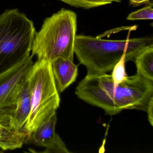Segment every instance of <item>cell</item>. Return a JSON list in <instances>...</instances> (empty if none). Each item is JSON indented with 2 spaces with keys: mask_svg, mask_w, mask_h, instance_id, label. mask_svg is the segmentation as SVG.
<instances>
[{
  "mask_svg": "<svg viewBox=\"0 0 153 153\" xmlns=\"http://www.w3.org/2000/svg\"><path fill=\"white\" fill-rule=\"evenodd\" d=\"M75 94L110 115L126 109L146 111L153 97V81L137 73L115 85L111 75H87L79 83Z\"/></svg>",
  "mask_w": 153,
  "mask_h": 153,
  "instance_id": "obj_1",
  "label": "cell"
},
{
  "mask_svg": "<svg viewBox=\"0 0 153 153\" xmlns=\"http://www.w3.org/2000/svg\"><path fill=\"white\" fill-rule=\"evenodd\" d=\"M129 31L125 40H106L84 34L76 35L74 54L79 63L87 70L88 75L104 74L112 71L123 55L126 62L133 61L136 56L149 45H153L152 36L129 38Z\"/></svg>",
  "mask_w": 153,
  "mask_h": 153,
  "instance_id": "obj_2",
  "label": "cell"
},
{
  "mask_svg": "<svg viewBox=\"0 0 153 153\" xmlns=\"http://www.w3.org/2000/svg\"><path fill=\"white\" fill-rule=\"evenodd\" d=\"M77 28V16L62 8L45 19L36 32L31 55L52 62L59 58L73 61Z\"/></svg>",
  "mask_w": 153,
  "mask_h": 153,
  "instance_id": "obj_3",
  "label": "cell"
},
{
  "mask_svg": "<svg viewBox=\"0 0 153 153\" xmlns=\"http://www.w3.org/2000/svg\"><path fill=\"white\" fill-rule=\"evenodd\" d=\"M36 32L33 21L17 9L0 15V73L31 56Z\"/></svg>",
  "mask_w": 153,
  "mask_h": 153,
  "instance_id": "obj_4",
  "label": "cell"
},
{
  "mask_svg": "<svg viewBox=\"0 0 153 153\" xmlns=\"http://www.w3.org/2000/svg\"><path fill=\"white\" fill-rule=\"evenodd\" d=\"M27 81L31 93V109L25 129L30 139L38 126L56 114L60 98L50 62L37 60L33 63Z\"/></svg>",
  "mask_w": 153,
  "mask_h": 153,
  "instance_id": "obj_5",
  "label": "cell"
},
{
  "mask_svg": "<svg viewBox=\"0 0 153 153\" xmlns=\"http://www.w3.org/2000/svg\"><path fill=\"white\" fill-rule=\"evenodd\" d=\"M33 56L0 73V109L14 112L19 94L27 81L33 64Z\"/></svg>",
  "mask_w": 153,
  "mask_h": 153,
  "instance_id": "obj_6",
  "label": "cell"
},
{
  "mask_svg": "<svg viewBox=\"0 0 153 153\" xmlns=\"http://www.w3.org/2000/svg\"><path fill=\"white\" fill-rule=\"evenodd\" d=\"M13 113L10 110L0 109V149L4 151L21 148L29 139L27 134L17 129Z\"/></svg>",
  "mask_w": 153,
  "mask_h": 153,
  "instance_id": "obj_7",
  "label": "cell"
},
{
  "mask_svg": "<svg viewBox=\"0 0 153 153\" xmlns=\"http://www.w3.org/2000/svg\"><path fill=\"white\" fill-rule=\"evenodd\" d=\"M55 84L59 93H62L76 81L78 65L73 61L59 58L51 62Z\"/></svg>",
  "mask_w": 153,
  "mask_h": 153,
  "instance_id": "obj_8",
  "label": "cell"
},
{
  "mask_svg": "<svg viewBox=\"0 0 153 153\" xmlns=\"http://www.w3.org/2000/svg\"><path fill=\"white\" fill-rule=\"evenodd\" d=\"M56 114L49 120L38 126L30 135L33 142L36 146L45 148V152L51 148L60 138L55 132L57 123Z\"/></svg>",
  "mask_w": 153,
  "mask_h": 153,
  "instance_id": "obj_9",
  "label": "cell"
},
{
  "mask_svg": "<svg viewBox=\"0 0 153 153\" xmlns=\"http://www.w3.org/2000/svg\"><path fill=\"white\" fill-rule=\"evenodd\" d=\"M31 109V93L27 81L18 97L16 107L13 113L14 123L17 129L19 132L27 134L25 131V128Z\"/></svg>",
  "mask_w": 153,
  "mask_h": 153,
  "instance_id": "obj_10",
  "label": "cell"
},
{
  "mask_svg": "<svg viewBox=\"0 0 153 153\" xmlns=\"http://www.w3.org/2000/svg\"><path fill=\"white\" fill-rule=\"evenodd\" d=\"M133 60L137 68V73L153 81V45L142 50Z\"/></svg>",
  "mask_w": 153,
  "mask_h": 153,
  "instance_id": "obj_11",
  "label": "cell"
},
{
  "mask_svg": "<svg viewBox=\"0 0 153 153\" xmlns=\"http://www.w3.org/2000/svg\"><path fill=\"white\" fill-rule=\"evenodd\" d=\"M76 8L90 9L111 4L105 0H59Z\"/></svg>",
  "mask_w": 153,
  "mask_h": 153,
  "instance_id": "obj_12",
  "label": "cell"
},
{
  "mask_svg": "<svg viewBox=\"0 0 153 153\" xmlns=\"http://www.w3.org/2000/svg\"><path fill=\"white\" fill-rule=\"evenodd\" d=\"M125 59L126 55L124 54L114 65L112 70V72L111 76L115 85L121 83L128 76L125 70Z\"/></svg>",
  "mask_w": 153,
  "mask_h": 153,
  "instance_id": "obj_13",
  "label": "cell"
},
{
  "mask_svg": "<svg viewBox=\"0 0 153 153\" xmlns=\"http://www.w3.org/2000/svg\"><path fill=\"white\" fill-rule=\"evenodd\" d=\"M153 19V2H149L146 7L131 12L127 16L128 20H152Z\"/></svg>",
  "mask_w": 153,
  "mask_h": 153,
  "instance_id": "obj_14",
  "label": "cell"
},
{
  "mask_svg": "<svg viewBox=\"0 0 153 153\" xmlns=\"http://www.w3.org/2000/svg\"><path fill=\"white\" fill-rule=\"evenodd\" d=\"M148 114V119L151 126H153V97L149 101L146 110Z\"/></svg>",
  "mask_w": 153,
  "mask_h": 153,
  "instance_id": "obj_15",
  "label": "cell"
},
{
  "mask_svg": "<svg viewBox=\"0 0 153 153\" xmlns=\"http://www.w3.org/2000/svg\"><path fill=\"white\" fill-rule=\"evenodd\" d=\"M151 0H129L130 5L133 7H139L143 4H148Z\"/></svg>",
  "mask_w": 153,
  "mask_h": 153,
  "instance_id": "obj_16",
  "label": "cell"
},
{
  "mask_svg": "<svg viewBox=\"0 0 153 153\" xmlns=\"http://www.w3.org/2000/svg\"><path fill=\"white\" fill-rule=\"evenodd\" d=\"M105 1H109V2L113 3V2H117V3H120L121 1V0H105Z\"/></svg>",
  "mask_w": 153,
  "mask_h": 153,
  "instance_id": "obj_17",
  "label": "cell"
}]
</instances>
